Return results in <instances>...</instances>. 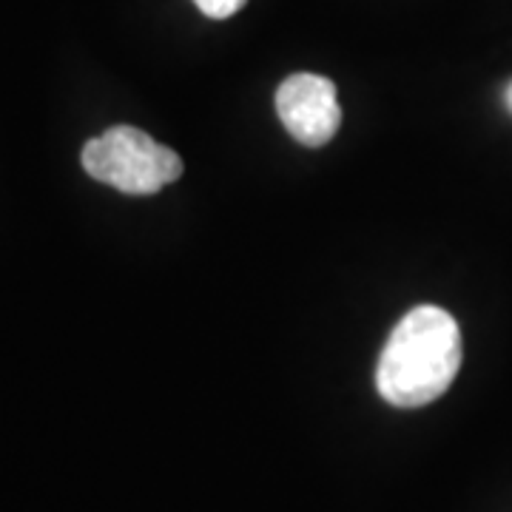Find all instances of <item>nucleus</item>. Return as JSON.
<instances>
[{"label": "nucleus", "instance_id": "1", "mask_svg": "<svg viewBox=\"0 0 512 512\" xmlns=\"http://www.w3.org/2000/svg\"><path fill=\"white\" fill-rule=\"evenodd\" d=\"M458 367V322L444 308L419 305L390 333L376 367V387L393 407H424L450 390Z\"/></svg>", "mask_w": 512, "mask_h": 512}, {"label": "nucleus", "instance_id": "2", "mask_svg": "<svg viewBox=\"0 0 512 512\" xmlns=\"http://www.w3.org/2000/svg\"><path fill=\"white\" fill-rule=\"evenodd\" d=\"M80 163L92 180L128 197H151L183 177L180 154L134 126H111L89 140Z\"/></svg>", "mask_w": 512, "mask_h": 512}, {"label": "nucleus", "instance_id": "3", "mask_svg": "<svg viewBox=\"0 0 512 512\" xmlns=\"http://www.w3.org/2000/svg\"><path fill=\"white\" fill-rule=\"evenodd\" d=\"M276 114L296 143L328 146L342 123V106L333 80L322 74H291L276 92Z\"/></svg>", "mask_w": 512, "mask_h": 512}, {"label": "nucleus", "instance_id": "4", "mask_svg": "<svg viewBox=\"0 0 512 512\" xmlns=\"http://www.w3.org/2000/svg\"><path fill=\"white\" fill-rule=\"evenodd\" d=\"M197 9H200L205 18L214 20H225L231 15H237L239 9L245 6V0H194Z\"/></svg>", "mask_w": 512, "mask_h": 512}, {"label": "nucleus", "instance_id": "5", "mask_svg": "<svg viewBox=\"0 0 512 512\" xmlns=\"http://www.w3.org/2000/svg\"><path fill=\"white\" fill-rule=\"evenodd\" d=\"M504 103H507V109L512 111V83L507 86V92H504Z\"/></svg>", "mask_w": 512, "mask_h": 512}]
</instances>
